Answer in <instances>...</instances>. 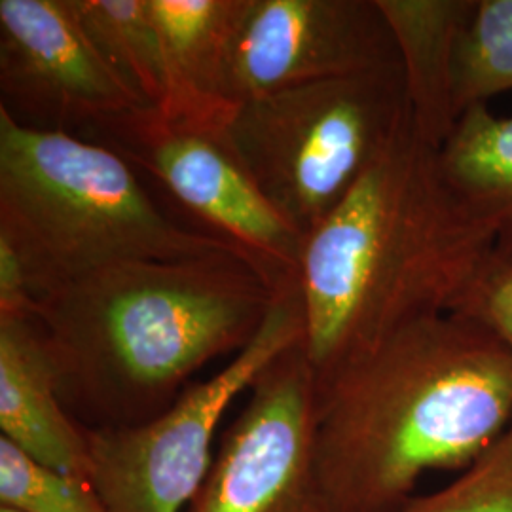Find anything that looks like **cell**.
Listing matches in <instances>:
<instances>
[{
	"label": "cell",
	"mask_w": 512,
	"mask_h": 512,
	"mask_svg": "<svg viewBox=\"0 0 512 512\" xmlns=\"http://www.w3.org/2000/svg\"><path fill=\"white\" fill-rule=\"evenodd\" d=\"M512 423V351L467 313L421 317L317 382L330 512H393L429 471H465Z\"/></svg>",
	"instance_id": "cell-1"
},
{
	"label": "cell",
	"mask_w": 512,
	"mask_h": 512,
	"mask_svg": "<svg viewBox=\"0 0 512 512\" xmlns=\"http://www.w3.org/2000/svg\"><path fill=\"white\" fill-rule=\"evenodd\" d=\"M277 294L239 253L137 260L42 294L33 321L73 420L126 429L164 414L203 366L247 348Z\"/></svg>",
	"instance_id": "cell-2"
},
{
	"label": "cell",
	"mask_w": 512,
	"mask_h": 512,
	"mask_svg": "<svg viewBox=\"0 0 512 512\" xmlns=\"http://www.w3.org/2000/svg\"><path fill=\"white\" fill-rule=\"evenodd\" d=\"M494 255L492 230L412 122L306 239L298 289L317 382L406 323L461 313Z\"/></svg>",
	"instance_id": "cell-3"
},
{
	"label": "cell",
	"mask_w": 512,
	"mask_h": 512,
	"mask_svg": "<svg viewBox=\"0 0 512 512\" xmlns=\"http://www.w3.org/2000/svg\"><path fill=\"white\" fill-rule=\"evenodd\" d=\"M0 236L14 245L37 300L124 262L241 255L217 234L167 217L114 148L23 126L2 107Z\"/></svg>",
	"instance_id": "cell-4"
},
{
	"label": "cell",
	"mask_w": 512,
	"mask_h": 512,
	"mask_svg": "<svg viewBox=\"0 0 512 512\" xmlns=\"http://www.w3.org/2000/svg\"><path fill=\"white\" fill-rule=\"evenodd\" d=\"M412 126L403 67L238 105L224 137L275 211L308 239Z\"/></svg>",
	"instance_id": "cell-5"
},
{
	"label": "cell",
	"mask_w": 512,
	"mask_h": 512,
	"mask_svg": "<svg viewBox=\"0 0 512 512\" xmlns=\"http://www.w3.org/2000/svg\"><path fill=\"white\" fill-rule=\"evenodd\" d=\"M306 336L298 283L279 291L249 346L158 418L126 429H86L93 490L109 512H184L213 463L230 404L285 349Z\"/></svg>",
	"instance_id": "cell-6"
},
{
	"label": "cell",
	"mask_w": 512,
	"mask_h": 512,
	"mask_svg": "<svg viewBox=\"0 0 512 512\" xmlns=\"http://www.w3.org/2000/svg\"><path fill=\"white\" fill-rule=\"evenodd\" d=\"M184 512H330L317 467V378L304 340L249 387Z\"/></svg>",
	"instance_id": "cell-7"
},
{
	"label": "cell",
	"mask_w": 512,
	"mask_h": 512,
	"mask_svg": "<svg viewBox=\"0 0 512 512\" xmlns=\"http://www.w3.org/2000/svg\"><path fill=\"white\" fill-rule=\"evenodd\" d=\"M101 131L128 162L145 167L217 236L236 245L277 291L298 281L306 238L260 192L224 129L175 122L141 109Z\"/></svg>",
	"instance_id": "cell-8"
},
{
	"label": "cell",
	"mask_w": 512,
	"mask_h": 512,
	"mask_svg": "<svg viewBox=\"0 0 512 512\" xmlns=\"http://www.w3.org/2000/svg\"><path fill=\"white\" fill-rule=\"evenodd\" d=\"M0 107L38 129L105 128L148 109L84 27L74 0H0Z\"/></svg>",
	"instance_id": "cell-9"
},
{
	"label": "cell",
	"mask_w": 512,
	"mask_h": 512,
	"mask_svg": "<svg viewBox=\"0 0 512 512\" xmlns=\"http://www.w3.org/2000/svg\"><path fill=\"white\" fill-rule=\"evenodd\" d=\"M401 67L376 0H245L224 97L232 107L330 78Z\"/></svg>",
	"instance_id": "cell-10"
},
{
	"label": "cell",
	"mask_w": 512,
	"mask_h": 512,
	"mask_svg": "<svg viewBox=\"0 0 512 512\" xmlns=\"http://www.w3.org/2000/svg\"><path fill=\"white\" fill-rule=\"evenodd\" d=\"M0 431L38 463L90 482L86 429L59 397L54 363L33 319H0Z\"/></svg>",
	"instance_id": "cell-11"
},
{
	"label": "cell",
	"mask_w": 512,
	"mask_h": 512,
	"mask_svg": "<svg viewBox=\"0 0 512 512\" xmlns=\"http://www.w3.org/2000/svg\"><path fill=\"white\" fill-rule=\"evenodd\" d=\"M148 6L171 78V105L158 114L224 129L236 109L224 97V82L245 0H148Z\"/></svg>",
	"instance_id": "cell-12"
},
{
	"label": "cell",
	"mask_w": 512,
	"mask_h": 512,
	"mask_svg": "<svg viewBox=\"0 0 512 512\" xmlns=\"http://www.w3.org/2000/svg\"><path fill=\"white\" fill-rule=\"evenodd\" d=\"M395 40L412 122L439 150L456 128V55L476 0H376Z\"/></svg>",
	"instance_id": "cell-13"
},
{
	"label": "cell",
	"mask_w": 512,
	"mask_h": 512,
	"mask_svg": "<svg viewBox=\"0 0 512 512\" xmlns=\"http://www.w3.org/2000/svg\"><path fill=\"white\" fill-rule=\"evenodd\" d=\"M446 181L494 234L497 266H512V116L465 110L439 148Z\"/></svg>",
	"instance_id": "cell-14"
},
{
	"label": "cell",
	"mask_w": 512,
	"mask_h": 512,
	"mask_svg": "<svg viewBox=\"0 0 512 512\" xmlns=\"http://www.w3.org/2000/svg\"><path fill=\"white\" fill-rule=\"evenodd\" d=\"M84 27L148 109L165 114L171 78L148 0H74Z\"/></svg>",
	"instance_id": "cell-15"
},
{
	"label": "cell",
	"mask_w": 512,
	"mask_h": 512,
	"mask_svg": "<svg viewBox=\"0 0 512 512\" xmlns=\"http://www.w3.org/2000/svg\"><path fill=\"white\" fill-rule=\"evenodd\" d=\"M507 92H512V0H476L456 55L459 114Z\"/></svg>",
	"instance_id": "cell-16"
},
{
	"label": "cell",
	"mask_w": 512,
	"mask_h": 512,
	"mask_svg": "<svg viewBox=\"0 0 512 512\" xmlns=\"http://www.w3.org/2000/svg\"><path fill=\"white\" fill-rule=\"evenodd\" d=\"M0 507L18 512H109L90 482L61 475L0 437Z\"/></svg>",
	"instance_id": "cell-17"
},
{
	"label": "cell",
	"mask_w": 512,
	"mask_h": 512,
	"mask_svg": "<svg viewBox=\"0 0 512 512\" xmlns=\"http://www.w3.org/2000/svg\"><path fill=\"white\" fill-rule=\"evenodd\" d=\"M393 512H512V423L452 484L414 495Z\"/></svg>",
	"instance_id": "cell-18"
},
{
	"label": "cell",
	"mask_w": 512,
	"mask_h": 512,
	"mask_svg": "<svg viewBox=\"0 0 512 512\" xmlns=\"http://www.w3.org/2000/svg\"><path fill=\"white\" fill-rule=\"evenodd\" d=\"M461 313L480 319L512 351V266L494 264Z\"/></svg>",
	"instance_id": "cell-19"
},
{
	"label": "cell",
	"mask_w": 512,
	"mask_h": 512,
	"mask_svg": "<svg viewBox=\"0 0 512 512\" xmlns=\"http://www.w3.org/2000/svg\"><path fill=\"white\" fill-rule=\"evenodd\" d=\"M37 298L14 245L0 236V319H33Z\"/></svg>",
	"instance_id": "cell-20"
},
{
	"label": "cell",
	"mask_w": 512,
	"mask_h": 512,
	"mask_svg": "<svg viewBox=\"0 0 512 512\" xmlns=\"http://www.w3.org/2000/svg\"><path fill=\"white\" fill-rule=\"evenodd\" d=\"M0 512H18V511H12V509H8V507H0Z\"/></svg>",
	"instance_id": "cell-21"
}]
</instances>
